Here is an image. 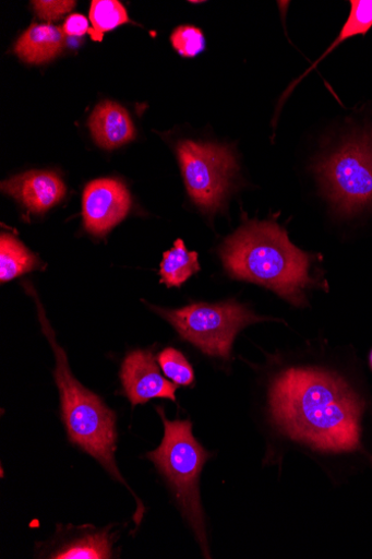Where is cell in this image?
I'll list each match as a JSON object with an SVG mask.
<instances>
[{"label":"cell","mask_w":372,"mask_h":559,"mask_svg":"<svg viewBox=\"0 0 372 559\" xmlns=\"http://www.w3.org/2000/svg\"><path fill=\"white\" fill-rule=\"evenodd\" d=\"M350 4L351 11L349 17L337 39L326 50L325 55L319 59L296 83L301 81L319 63L325 60L341 43L357 35H365L372 27V0H351Z\"/></svg>","instance_id":"cell-17"},{"label":"cell","mask_w":372,"mask_h":559,"mask_svg":"<svg viewBox=\"0 0 372 559\" xmlns=\"http://www.w3.org/2000/svg\"><path fill=\"white\" fill-rule=\"evenodd\" d=\"M369 367L372 370V349L370 350V354H369Z\"/></svg>","instance_id":"cell-22"},{"label":"cell","mask_w":372,"mask_h":559,"mask_svg":"<svg viewBox=\"0 0 372 559\" xmlns=\"http://www.w3.org/2000/svg\"><path fill=\"white\" fill-rule=\"evenodd\" d=\"M167 320L179 335L211 358L228 361L237 335L247 326L274 321L255 316L236 300L218 304L195 302L182 309L151 307Z\"/></svg>","instance_id":"cell-6"},{"label":"cell","mask_w":372,"mask_h":559,"mask_svg":"<svg viewBox=\"0 0 372 559\" xmlns=\"http://www.w3.org/2000/svg\"><path fill=\"white\" fill-rule=\"evenodd\" d=\"M121 381L128 399L133 405L153 399L177 401L178 385L159 372L151 350H133L127 355L121 370Z\"/></svg>","instance_id":"cell-9"},{"label":"cell","mask_w":372,"mask_h":559,"mask_svg":"<svg viewBox=\"0 0 372 559\" xmlns=\"http://www.w3.org/2000/svg\"><path fill=\"white\" fill-rule=\"evenodd\" d=\"M62 28L51 24L33 23L20 37L15 52L20 59L31 64H41L56 59L65 46Z\"/></svg>","instance_id":"cell-12"},{"label":"cell","mask_w":372,"mask_h":559,"mask_svg":"<svg viewBox=\"0 0 372 559\" xmlns=\"http://www.w3.org/2000/svg\"><path fill=\"white\" fill-rule=\"evenodd\" d=\"M88 127L97 144L105 148L119 147L135 135L129 112L112 100H104L95 108Z\"/></svg>","instance_id":"cell-11"},{"label":"cell","mask_w":372,"mask_h":559,"mask_svg":"<svg viewBox=\"0 0 372 559\" xmlns=\"http://www.w3.org/2000/svg\"><path fill=\"white\" fill-rule=\"evenodd\" d=\"M39 265L33 253L15 237L3 234L0 238V281L2 283L32 272Z\"/></svg>","instance_id":"cell-14"},{"label":"cell","mask_w":372,"mask_h":559,"mask_svg":"<svg viewBox=\"0 0 372 559\" xmlns=\"http://www.w3.org/2000/svg\"><path fill=\"white\" fill-rule=\"evenodd\" d=\"M156 412L164 421L165 437L146 456L168 483L204 557L209 558L200 477L212 454L195 439L190 420L171 421L164 408H156Z\"/></svg>","instance_id":"cell-4"},{"label":"cell","mask_w":372,"mask_h":559,"mask_svg":"<svg viewBox=\"0 0 372 559\" xmlns=\"http://www.w3.org/2000/svg\"><path fill=\"white\" fill-rule=\"evenodd\" d=\"M157 362L175 384L191 386L194 383V370L181 350L168 347L158 354Z\"/></svg>","instance_id":"cell-18"},{"label":"cell","mask_w":372,"mask_h":559,"mask_svg":"<svg viewBox=\"0 0 372 559\" xmlns=\"http://www.w3.org/2000/svg\"><path fill=\"white\" fill-rule=\"evenodd\" d=\"M2 190L36 214L55 207L67 194L63 180L49 171H29L13 177L2 183Z\"/></svg>","instance_id":"cell-10"},{"label":"cell","mask_w":372,"mask_h":559,"mask_svg":"<svg viewBox=\"0 0 372 559\" xmlns=\"http://www.w3.org/2000/svg\"><path fill=\"white\" fill-rule=\"evenodd\" d=\"M200 270L197 252L189 251L183 240L178 239L175 247L165 252L159 275L168 287H180Z\"/></svg>","instance_id":"cell-15"},{"label":"cell","mask_w":372,"mask_h":559,"mask_svg":"<svg viewBox=\"0 0 372 559\" xmlns=\"http://www.w3.org/2000/svg\"><path fill=\"white\" fill-rule=\"evenodd\" d=\"M89 528V526H88ZM81 533L71 542L50 552L48 558L55 559H109L113 558L115 534L108 530Z\"/></svg>","instance_id":"cell-13"},{"label":"cell","mask_w":372,"mask_h":559,"mask_svg":"<svg viewBox=\"0 0 372 559\" xmlns=\"http://www.w3.org/2000/svg\"><path fill=\"white\" fill-rule=\"evenodd\" d=\"M35 301L41 330L56 354L55 378L60 391L62 420L70 441L93 456L115 480L132 491L116 462L118 440L116 414L98 395L75 379L70 369L67 353L58 344L56 333L46 319L37 296Z\"/></svg>","instance_id":"cell-3"},{"label":"cell","mask_w":372,"mask_h":559,"mask_svg":"<svg viewBox=\"0 0 372 559\" xmlns=\"http://www.w3.org/2000/svg\"><path fill=\"white\" fill-rule=\"evenodd\" d=\"M75 2L70 0H36L33 2L34 10L38 17L44 21H58L75 8Z\"/></svg>","instance_id":"cell-20"},{"label":"cell","mask_w":372,"mask_h":559,"mask_svg":"<svg viewBox=\"0 0 372 559\" xmlns=\"http://www.w3.org/2000/svg\"><path fill=\"white\" fill-rule=\"evenodd\" d=\"M92 28L88 34L94 41H101L108 33L130 22L125 8L118 0H94L89 10Z\"/></svg>","instance_id":"cell-16"},{"label":"cell","mask_w":372,"mask_h":559,"mask_svg":"<svg viewBox=\"0 0 372 559\" xmlns=\"http://www.w3.org/2000/svg\"><path fill=\"white\" fill-rule=\"evenodd\" d=\"M221 258L231 277L267 287L296 308L307 305V289L324 282L311 275L313 258L275 222H248L226 240Z\"/></svg>","instance_id":"cell-2"},{"label":"cell","mask_w":372,"mask_h":559,"mask_svg":"<svg viewBox=\"0 0 372 559\" xmlns=\"http://www.w3.org/2000/svg\"><path fill=\"white\" fill-rule=\"evenodd\" d=\"M177 152L188 193L195 205L205 213L218 212L238 171L232 151L226 145L183 140Z\"/></svg>","instance_id":"cell-7"},{"label":"cell","mask_w":372,"mask_h":559,"mask_svg":"<svg viewBox=\"0 0 372 559\" xmlns=\"http://www.w3.org/2000/svg\"><path fill=\"white\" fill-rule=\"evenodd\" d=\"M335 212L356 216L372 207V129L355 133L314 166Z\"/></svg>","instance_id":"cell-5"},{"label":"cell","mask_w":372,"mask_h":559,"mask_svg":"<svg viewBox=\"0 0 372 559\" xmlns=\"http://www.w3.org/2000/svg\"><path fill=\"white\" fill-rule=\"evenodd\" d=\"M364 401L336 372L315 367L280 371L268 392V427L309 455L362 451Z\"/></svg>","instance_id":"cell-1"},{"label":"cell","mask_w":372,"mask_h":559,"mask_svg":"<svg viewBox=\"0 0 372 559\" xmlns=\"http://www.w3.org/2000/svg\"><path fill=\"white\" fill-rule=\"evenodd\" d=\"M131 194L116 179H98L88 183L83 194L84 225L94 236H104L121 223L130 212Z\"/></svg>","instance_id":"cell-8"},{"label":"cell","mask_w":372,"mask_h":559,"mask_svg":"<svg viewBox=\"0 0 372 559\" xmlns=\"http://www.w3.org/2000/svg\"><path fill=\"white\" fill-rule=\"evenodd\" d=\"M62 31L68 36H83L89 31V22L81 14H72L65 21Z\"/></svg>","instance_id":"cell-21"},{"label":"cell","mask_w":372,"mask_h":559,"mask_svg":"<svg viewBox=\"0 0 372 559\" xmlns=\"http://www.w3.org/2000/svg\"><path fill=\"white\" fill-rule=\"evenodd\" d=\"M171 43L183 58H195L205 48L204 35L200 28L191 25L179 26L171 35Z\"/></svg>","instance_id":"cell-19"}]
</instances>
